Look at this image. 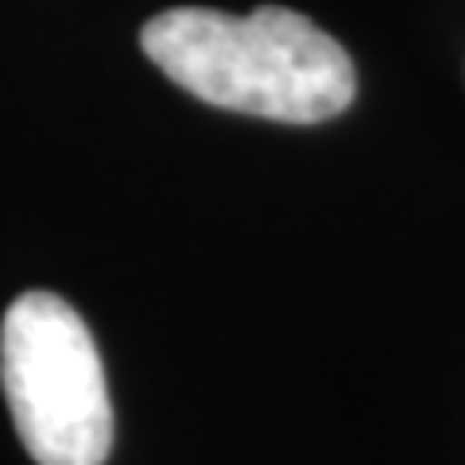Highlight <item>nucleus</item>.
<instances>
[{"label": "nucleus", "mask_w": 465, "mask_h": 465, "mask_svg": "<svg viewBox=\"0 0 465 465\" xmlns=\"http://www.w3.org/2000/svg\"><path fill=\"white\" fill-rule=\"evenodd\" d=\"M143 54L198 101L283 124H318L353 105L357 74L338 39L291 8L249 16L171 8L143 24Z\"/></svg>", "instance_id": "nucleus-1"}, {"label": "nucleus", "mask_w": 465, "mask_h": 465, "mask_svg": "<svg viewBox=\"0 0 465 465\" xmlns=\"http://www.w3.org/2000/svg\"><path fill=\"white\" fill-rule=\"evenodd\" d=\"M0 384L24 450L39 465H105L113 403L94 333L51 291H27L0 326Z\"/></svg>", "instance_id": "nucleus-2"}]
</instances>
